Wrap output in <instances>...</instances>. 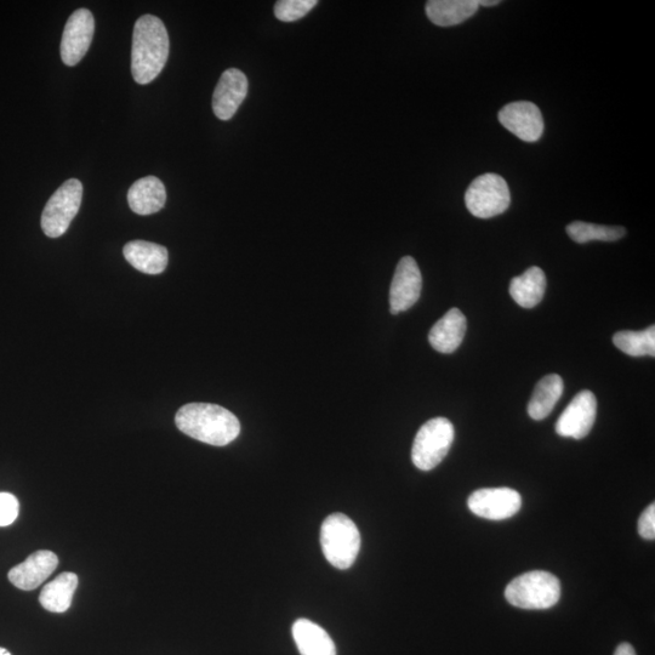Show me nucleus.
<instances>
[{
	"label": "nucleus",
	"instance_id": "a211bd4d",
	"mask_svg": "<svg viewBox=\"0 0 655 655\" xmlns=\"http://www.w3.org/2000/svg\"><path fill=\"white\" fill-rule=\"evenodd\" d=\"M293 637L301 655H336L332 637L311 620H296Z\"/></svg>",
	"mask_w": 655,
	"mask_h": 655
},
{
	"label": "nucleus",
	"instance_id": "a878e982",
	"mask_svg": "<svg viewBox=\"0 0 655 655\" xmlns=\"http://www.w3.org/2000/svg\"><path fill=\"white\" fill-rule=\"evenodd\" d=\"M19 500L10 493H0V527H8L19 516Z\"/></svg>",
	"mask_w": 655,
	"mask_h": 655
},
{
	"label": "nucleus",
	"instance_id": "ddd939ff",
	"mask_svg": "<svg viewBox=\"0 0 655 655\" xmlns=\"http://www.w3.org/2000/svg\"><path fill=\"white\" fill-rule=\"evenodd\" d=\"M248 78L237 68L222 73L214 90L213 111L220 121H230L248 95Z\"/></svg>",
	"mask_w": 655,
	"mask_h": 655
},
{
	"label": "nucleus",
	"instance_id": "9d476101",
	"mask_svg": "<svg viewBox=\"0 0 655 655\" xmlns=\"http://www.w3.org/2000/svg\"><path fill=\"white\" fill-rule=\"evenodd\" d=\"M423 289V277L417 261L404 256L398 262L390 289V310L392 315L407 311L418 303Z\"/></svg>",
	"mask_w": 655,
	"mask_h": 655
},
{
	"label": "nucleus",
	"instance_id": "b1692460",
	"mask_svg": "<svg viewBox=\"0 0 655 655\" xmlns=\"http://www.w3.org/2000/svg\"><path fill=\"white\" fill-rule=\"evenodd\" d=\"M567 233L574 242L584 244L592 241H619L625 236L626 230L620 226H602L589 224V222L574 221L567 226Z\"/></svg>",
	"mask_w": 655,
	"mask_h": 655
},
{
	"label": "nucleus",
	"instance_id": "6ab92c4d",
	"mask_svg": "<svg viewBox=\"0 0 655 655\" xmlns=\"http://www.w3.org/2000/svg\"><path fill=\"white\" fill-rule=\"evenodd\" d=\"M478 7V0H430L426 3V14L435 25L451 27L470 19Z\"/></svg>",
	"mask_w": 655,
	"mask_h": 655
},
{
	"label": "nucleus",
	"instance_id": "f3484780",
	"mask_svg": "<svg viewBox=\"0 0 655 655\" xmlns=\"http://www.w3.org/2000/svg\"><path fill=\"white\" fill-rule=\"evenodd\" d=\"M123 254L134 269L147 273V275H159L168 266L169 254L167 248L156 243L146 241L129 242L125 244Z\"/></svg>",
	"mask_w": 655,
	"mask_h": 655
},
{
	"label": "nucleus",
	"instance_id": "dca6fc26",
	"mask_svg": "<svg viewBox=\"0 0 655 655\" xmlns=\"http://www.w3.org/2000/svg\"><path fill=\"white\" fill-rule=\"evenodd\" d=\"M167 191L156 176H146L130 187L128 192L129 207L135 214L151 215L164 208Z\"/></svg>",
	"mask_w": 655,
	"mask_h": 655
},
{
	"label": "nucleus",
	"instance_id": "0eeeda50",
	"mask_svg": "<svg viewBox=\"0 0 655 655\" xmlns=\"http://www.w3.org/2000/svg\"><path fill=\"white\" fill-rule=\"evenodd\" d=\"M83 185L77 179H70L50 197L42 214V230L50 238H59L70 227L81 209Z\"/></svg>",
	"mask_w": 655,
	"mask_h": 655
},
{
	"label": "nucleus",
	"instance_id": "f03ea898",
	"mask_svg": "<svg viewBox=\"0 0 655 655\" xmlns=\"http://www.w3.org/2000/svg\"><path fill=\"white\" fill-rule=\"evenodd\" d=\"M170 42L163 21L153 15L136 21L131 49V73L135 82L145 85L155 81L169 58Z\"/></svg>",
	"mask_w": 655,
	"mask_h": 655
},
{
	"label": "nucleus",
	"instance_id": "4be33fe9",
	"mask_svg": "<svg viewBox=\"0 0 655 655\" xmlns=\"http://www.w3.org/2000/svg\"><path fill=\"white\" fill-rule=\"evenodd\" d=\"M77 588V574L62 573L53 582L44 586L41 596H39V602L49 612L64 613L71 607L74 592H76Z\"/></svg>",
	"mask_w": 655,
	"mask_h": 655
},
{
	"label": "nucleus",
	"instance_id": "39448f33",
	"mask_svg": "<svg viewBox=\"0 0 655 655\" xmlns=\"http://www.w3.org/2000/svg\"><path fill=\"white\" fill-rule=\"evenodd\" d=\"M454 426L446 418L427 421L415 436L412 460L421 471L434 470L447 457L454 442Z\"/></svg>",
	"mask_w": 655,
	"mask_h": 655
},
{
	"label": "nucleus",
	"instance_id": "393cba45",
	"mask_svg": "<svg viewBox=\"0 0 655 655\" xmlns=\"http://www.w3.org/2000/svg\"><path fill=\"white\" fill-rule=\"evenodd\" d=\"M317 5V0H281L275 5V15L279 21L294 22L304 16Z\"/></svg>",
	"mask_w": 655,
	"mask_h": 655
},
{
	"label": "nucleus",
	"instance_id": "aec40b11",
	"mask_svg": "<svg viewBox=\"0 0 655 655\" xmlns=\"http://www.w3.org/2000/svg\"><path fill=\"white\" fill-rule=\"evenodd\" d=\"M546 290V277L540 267L533 266L523 275L512 279L511 298L524 309H533L543 300Z\"/></svg>",
	"mask_w": 655,
	"mask_h": 655
},
{
	"label": "nucleus",
	"instance_id": "2eb2a0df",
	"mask_svg": "<svg viewBox=\"0 0 655 655\" xmlns=\"http://www.w3.org/2000/svg\"><path fill=\"white\" fill-rule=\"evenodd\" d=\"M467 322L464 313L459 309L449 310L429 334V341L432 347L438 352L453 353L463 343L466 333Z\"/></svg>",
	"mask_w": 655,
	"mask_h": 655
},
{
	"label": "nucleus",
	"instance_id": "f257e3e1",
	"mask_svg": "<svg viewBox=\"0 0 655 655\" xmlns=\"http://www.w3.org/2000/svg\"><path fill=\"white\" fill-rule=\"evenodd\" d=\"M178 429L195 440L224 447L241 434V423L224 407L209 403H189L176 413Z\"/></svg>",
	"mask_w": 655,
	"mask_h": 655
},
{
	"label": "nucleus",
	"instance_id": "bb28decb",
	"mask_svg": "<svg viewBox=\"0 0 655 655\" xmlns=\"http://www.w3.org/2000/svg\"><path fill=\"white\" fill-rule=\"evenodd\" d=\"M639 533L643 539H655V505L651 504L643 511L639 520Z\"/></svg>",
	"mask_w": 655,
	"mask_h": 655
},
{
	"label": "nucleus",
	"instance_id": "cd10ccee",
	"mask_svg": "<svg viewBox=\"0 0 655 655\" xmlns=\"http://www.w3.org/2000/svg\"><path fill=\"white\" fill-rule=\"evenodd\" d=\"M614 655H637L635 652L634 647L630 645V643H622V645H619L617 648V651H615Z\"/></svg>",
	"mask_w": 655,
	"mask_h": 655
},
{
	"label": "nucleus",
	"instance_id": "412c9836",
	"mask_svg": "<svg viewBox=\"0 0 655 655\" xmlns=\"http://www.w3.org/2000/svg\"><path fill=\"white\" fill-rule=\"evenodd\" d=\"M565 390L560 375L549 374L535 386L533 396L528 404V414L534 420L548 418L556 403L561 400Z\"/></svg>",
	"mask_w": 655,
	"mask_h": 655
},
{
	"label": "nucleus",
	"instance_id": "5701e85b",
	"mask_svg": "<svg viewBox=\"0 0 655 655\" xmlns=\"http://www.w3.org/2000/svg\"><path fill=\"white\" fill-rule=\"evenodd\" d=\"M613 343L618 349L631 357L655 356V328L648 327L642 332L624 330L613 336Z\"/></svg>",
	"mask_w": 655,
	"mask_h": 655
},
{
	"label": "nucleus",
	"instance_id": "4468645a",
	"mask_svg": "<svg viewBox=\"0 0 655 655\" xmlns=\"http://www.w3.org/2000/svg\"><path fill=\"white\" fill-rule=\"evenodd\" d=\"M58 565L59 558L53 551L39 550L20 565L11 568L8 578L17 589L31 591L41 586Z\"/></svg>",
	"mask_w": 655,
	"mask_h": 655
},
{
	"label": "nucleus",
	"instance_id": "20e7f679",
	"mask_svg": "<svg viewBox=\"0 0 655 655\" xmlns=\"http://www.w3.org/2000/svg\"><path fill=\"white\" fill-rule=\"evenodd\" d=\"M510 605L522 609H549L561 598V583L554 574L533 571L520 575L505 590Z\"/></svg>",
	"mask_w": 655,
	"mask_h": 655
},
{
	"label": "nucleus",
	"instance_id": "6e6552de",
	"mask_svg": "<svg viewBox=\"0 0 655 655\" xmlns=\"http://www.w3.org/2000/svg\"><path fill=\"white\" fill-rule=\"evenodd\" d=\"M95 20L88 9H78L68 19L61 41V59L66 66H76L87 55L93 42Z\"/></svg>",
	"mask_w": 655,
	"mask_h": 655
},
{
	"label": "nucleus",
	"instance_id": "7ed1b4c3",
	"mask_svg": "<svg viewBox=\"0 0 655 655\" xmlns=\"http://www.w3.org/2000/svg\"><path fill=\"white\" fill-rule=\"evenodd\" d=\"M321 545L330 565L345 571L356 561L361 549V535L350 517L333 514L322 524Z\"/></svg>",
	"mask_w": 655,
	"mask_h": 655
},
{
	"label": "nucleus",
	"instance_id": "1a4fd4ad",
	"mask_svg": "<svg viewBox=\"0 0 655 655\" xmlns=\"http://www.w3.org/2000/svg\"><path fill=\"white\" fill-rule=\"evenodd\" d=\"M522 508L520 493L511 488L480 489L470 495L472 514L491 521H503L515 516Z\"/></svg>",
	"mask_w": 655,
	"mask_h": 655
},
{
	"label": "nucleus",
	"instance_id": "9b49d317",
	"mask_svg": "<svg viewBox=\"0 0 655 655\" xmlns=\"http://www.w3.org/2000/svg\"><path fill=\"white\" fill-rule=\"evenodd\" d=\"M596 413L597 401L594 393L588 390L579 392L558 419L557 434L574 440H583L594 427Z\"/></svg>",
	"mask_w": 655,
	"mask_h": 655
},
{
	"label": "nucleus",
	"instance_id": "f8f14e48",
	"mask_svg": "<svg viewBox=\"0 0 655 655\" xmlns=\"http://www.w3.org/2000/svg\"><path fill=\"white\" fill-rule=\"evenodd\" d=\"M499 122L503 127L526 142H535L544 133L543 115L537 105L529 101L511 102L501 108Z\"/></svg>",
	"mask_w": 655,
	"mask_h": 655
},
{
	"label": "nucleus",
	"instance_id": "c85d7f7f",
	"mask_svg": "<svg viewBox=\"0 0 655 655\" xmlns=\"http://www.w3.org/2000/svg\"><path fill=\"white\" fill-rule=\"evenodd\" d=\"M478 3L483 5V7H494V5H498L500 2L498 0H478Z\"/></svg>",
	"mask_w": 655,
	"mask_h": 655
},
{
	"label": "nucleus",
	"instance_id": "423d86ee",
	"mask_svg": "<svg viewBox=\"0 0 655 655\" xmlns=\"http://www.w3.org/2000/svg\"><path fill=\"white\" fill-rule=\"evenodd\" d=\"M510 203L509 186L498 174L478 176L465 193L466 208L478 219H491L503 214Z\"/></svg>",
	"mask_w": 655,
	"mask_h": 655
},
{
	"label": "nucleus",
	"instance_id": "c756f323",
	"mask_svg": "<svg viewBox=\"0 0 655 655\" xmlns=\"http://www.w3.org/2000/svg\"><path fill=\"white\" fill-rule=\"evenodd\" d=\"M0 655H11L8 649L0 647Z\"/></svg>",
	"mask_w": 655,
	"mask_h": 655
}]
</instances>
